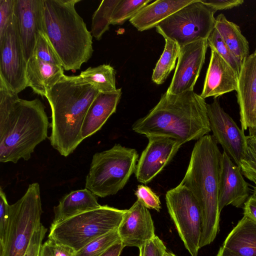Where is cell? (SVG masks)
I'll return each mask as SVG.
<instances>
[{"label": "cell", "mask_w": 256, "mask_h": 256, "mask_svg": "<svg viewBox=\"0 0 256 256\" xmlns=\"http://www.w3.org/2000/svg\"><path fill=\"white\" fill-rule=\"evenodd\" d=\"M34 54L43 61L62 66L54 50L44 32H41L39 36Z\"/></svg>", "instance_id": "d6a6232c"}, {"label": "cell", "mask_w": 256, "mask_h": 256, "mask_svg": "<svg viewBox=\"0 0 256 256\" xmlns=\"http://www.w3.org/2000/svg\"><path fill=\"white\" fill-rule=\"evenodd\" d=\"M222 153L212 135L195 143L188 168L180 184L192 193L199 204L202 230L200 248L210 244L219 230V179Z\"/></svg>", "instance_id": "277c9868"}, {"label": "cell", "mask_w": 256, "mask_h": 256, "mask_svg": "<svg viewBox=\"0 0 256 256\" xmlns=\"http://www.w3.org/2000/svg\"><path fill=\"white\" fill-rule=\"evenodd\" d=\"M214 12L194 0L160 22L156 32L164 38L176 42L181 48L190 43L207 40L215 27Z\"/></svg>", "instance_id": "9c48e42d"}, {"label": "cell", "mask_w": 256, "mask_h": 256, "mask_svg": "<svg viewBox=\"0 0 256 256\" xmlns=\"http://www.w3.org/2000/svg\"><path fill=\"white\" fill-rule=\"evenodd\" d=\"M152 0H120L111 18V24L122 25L130 20Z\"/></svg>", "instance_id": "f1b7e54d"}, {"label": "cell", "mask_w": 256, "mask_h": 256, "mask_svg": "<svg viewBox=\"0 0 256 256\" xmlns=\"http://www.w3.org/2000/svg\"><path fill=\"white\" fill-rule=\"evenodd\" d=\"M10 204L2 187L0 188V248L4 244L10 221Z\"/></svg>", "instance_id": "e575fe53"}, {"label": "cell", "mask_w": 256, "mask_h": 256, "mask_svg": "<svg viewBox=\"0 0 256 256\" xmlns=\"http://www.w3.org/2000/svg\"><path fill=\"white\" fill-rule=\"evenodd\" d=\"M254 53L256 54V50H255V51H254Z\"/></svg>", "instance_id": "c3c4849f"}, {"label": "cell", "mask_w": 256, "mask_h": 256, "mask_svg": "<svg viewBox=\"0 0 256 256\" xmlns=\"http://www.w3.org/2000/svg\"><path fill=\"white\" fill-rule=\"evenodd\" d=\"M49 240L54 256H75L76 252L72 248L50 240Z\"/></svg>", "instance_id": "ab89813d"}, {"label": "cell", "mask_w": 256, "mask_h": 256, "mask_svg": "<svg viewBox=\"0 0 256 256\" xmlns=\"http://www.w3.org/2000/svg\"><path fill=\"white\" fill-rule=\"evenodd\" d=\"M38 256H54L49 240L42 244Z\"/></svg>", "instance_id": "7bdbcfd3"}, {"label": "cell", "mask_w": 256, "mask_h": 256, "mask_svg": "<svg viewBox=\"0 0 256 256\" xmlns=\"http://www.w3.org/2000/svg\"><path fill=\"white\" fill-rule=\"evenodd\" d=\"M16 0H0V39L14 16Z\"/></svg>", "instance_id": "d590c367"}, {"label": "cell", "mask_w": 256, "mask_h": 256, "mask_svg": "<svg viewBox=\"0 0 256 256\" xmlns=\"http://www.w3.org/2000/svg\"><path fill=\"white\" fill-rule=\"evenodd\" d=\"M208 114L212 136L223 151L238 166L248 153L247 136L232 118L214 98L207 104Z\"/></svg>", "instance_id": "8fae6325"}, {"label": "cell", "mask_w": 256, "mask_h": 256, "mask_svg": "<svg viewBox=\"0 0 256 256\" xmlns=\"http://www.w3.org/2000/svg\"><path fill=\"white\" fill-rule=\"evenodd\" d=\"M119 1L102 0L94 12L92 18L90 32L96 40H100L103 34L109 29L112 14Z\"/></svg>", "instance_id": "83f0119b"}, {"label": "cell", "mask_w": 256, "mask_h": 256, "mask_svg": "<svg viewBox=\"0 0 256 256\" xmlns=\"http://www.w3.org/2000/svg\"><path fill=\"white\" fill-rule=\"evenodd\" d=\"M208 46L207 39L180 48L178 62L167 94L177 95L194 90L204 62Z\"/></svg>", "instance_id": "4fadbf2b"}, {"label": "cell", "mask_w": 256, "mask_h": 256, "mask_svg": "<svg viewBox=\"0 0 256 256\" xmlns=\"http://www.w3.org/2000/svg\"><path fill=\"white\" fill-rule=\"evenodd\" d=\"M148 142L136 166L134 174L143 184L152 180L171 161L182 145L171 138L158 136H147Z\"/></svg>", "instance_id": "5bb4252c"}, {"label": "cell", "mask_w": 256, "mask_h": 256, "mask_svg": "<svg viewBox=\"0 0 256 256\" xmlns=\"http://www.w3.org/2000/svg\"><path fill=\"white\" fill-rule=\"evenodd\" d=\"M116 70L110 64L89 67L82 71L78 76L80 80L94 86L100 92L108 93L116 91Z\"/></svg>", "instance_id": "484cf974"}, {"label": "cell", "mask_w": 256, "mask_h": 256, "mask_svg": "<svg viewBox=\"0 0 256 256\" xmlns=\"http://www.w3.org/2000/svg\"><path fill=\"white\" fill-rule=\"evenodd\" d=\"M62 66L38 58L34 54L26 62V77L27 87L36 94L46 97L48 92L64 75Z\"/></svg>", "instance_id": "44dd1931"}, {"label": "cell", "mask_w": 256, "mask_h": 256, "mask_svg": "<svg viewBox=\"0 0 256 256\" xmlns=\"http://www.w3.org/2000/svg\"><path fill=\"white\" fill-rule=\"evenodd\" d=\"M252 187H253L252 194H254L255 196H256V184H254V186H252Z\"/></svg>", "instance_id": "bcb514c9"}, {"label": "cell", "mask_w": 256, "mask_h": 256, "mask_svg": "<svg viewBox=\"0 0 256 256\" xmlns=\"http://www.w3.org/2000/svg\"><path fill=\"white\" fill-rule=\"evenodd\" d=\"M214 28L231 52L242 65L248 56L249 46L240 28L236 24L228 20L222 14H220L216 18Z\"/></svg>", "instance_id": "d4e9b609"}, {"label": "cell", "mask_w": 256, "mask_h": 256, "mask_svg": "<svg viewBox=\"0 0 256 256\" xmlns=\"http://www.w3.org/2000/svg\"><path fill=\"white\" fill-rule=\"evenodd\" d=\"M124 248L122 242H118L110 247L100 256H120Z\"/></svg>", "instance_id": "b9f144b4"}, {"label": "cell", "mask_w": 256, "mask_h": 256, "mask_svg": "<svg viewBox=\"0 0 256 256\" xmlns=\"http://www.w3.org/2000/svg\"><path fill=\"white\" fill-rule=\"evenodd\" d=\"M164 50L153 70L152 82L157 84H163L175 67L178 58L180 47L176 42L169 38H164Z\"/></svg>", "instance_id": "4316f807"}, {"label": "cell", "mask_w": 256, "mask_h": 256, "mask_svg": "<svg viewBox=\"0 0 256 256\" xmlns=\"http://www.w3.org/2000/svg\"><path fill=\"white\" fill-rule=\"evenodd\" d=\"M122 94V89L100 92L93 100L84 117L81 128L82 140L99 130L108 118L116 112Z\"/></svg>", "instance_id": "ffe728a7"}, {"label": "cell", "mask_w": 256, "mask_h": 256, "mask_svg": "<svg viewBox=\"0 0 256 256\" xmlns=\"http://www.w3.org/2000/svg\"><path fill=\"white\" fill-rule=\"evenodd\" d=\"M43 212L40 185L30 184L16 202L10 206V221L0 256H24Z\"/></svg>", "instance_id": "ba28073f"}, {"label": "cell", "mask_w": 256, "mask_h": 256, "mask_svg": "<svg viewBox=\"0 0 256 256\" xmlns=\"http://www.w3.org/2000/svg\"><path fill=\"white\" fill-rule=\"evenodd\" d=\"M166 200L168 214L185 248L192 256H197L202 230L197 200L189 189L179 184L167 191Z\"/></svg>", "instance_id": "30bf717a"}, {"label": "cell", "mask_w": 256, "mask_h": 256, "mask_svg": "<svg viewBox=\"0 0 256 256\" xmlns=\"http://www.w3.org/2000/svg\"><path fill=\"white\" fill-rule=\"evenodd\" d=\"M0 78L18 94L27 87L25 60L15 14L4 36L0 39Z\"/></svg>", "instance_id": "7c38bea8"}, {"label": "cell", "mask_w": 256, "mask_h": 256, "mask_svg": "<svg viewBox=\"0 0 256 256\" xmlns=\"http://www.w3.org/2000/svg\"><path fill=\"white\" fill-rule=\"evenodd\" d=\"M237 92L241 128H256V54L244 62L238 76Z\"/></svg>", "instance_id": "ac0fdd59"}, {"label": "cell", "mask_w": 256, "mask_h": 256, "mask_svg": "<svg viewBox=\"0 0 256 256\" xmlns=\"http://www.w3.org/2000/svg\"><path fill=\"white\" fill-rule=\"evenodd\" d=\"M222 246L239 255L256 256V220L244 214Z\"/></svg>", "instance_id": "cb8c5ba5"}, {"label": "cell", "mask_w": 256, "mask_h": 256, "mask_svg": "<svg viewBox=\"0 0 256 256\" xmlns=\"http://www.w3.org/2000/svg\"><path fill=\"white\" fill-rule=\"evenodd\" d=\"M204 4L212 9L214 12L218 10L230 9L244 3L243 0H200Z\"/></svg>", "instance_id": "f35d334b"}, {"label": "cell", "mask_w": 256, "mask_h": 256, "mask_svg": "<svg viewBox=\"0 0 256 256\" xmlns=\"http://www.w3.org/2000/svg\"><path fill=\"white\" fill-rule=\"evenodd\" d=\"M134 194L145 207L160 212L161 208L159 196L148 186L139 184L135 191Z\"/></svg>", "instance_id": "836d02e7"}, {"label": "cell", "mask_w": 256, "mask_h": 256, "mask_svg": "<svg viewBox=\"0 0 256 256\" xmlns=\"http://www.w3.org/2000/svg\"><path fill=\"white\" fill-rule=\"evenodd\" d=\"M248 184L243 177L240 168L228 156L222 153L219 179L220 211L228 205L241 208L250 197Z\"/></svg>", "instance_id": "9a60e30c"}, {"label": "cell", "mask_w": 256, "mask_h": 256, "mask_svg": "<svg viewBox=\"0 0 256 256\" xmlns=\"http://www.w3.org/2000/svg\"><path fill=\"white\" fill-rule=\"evenodd\" d=\"M194 0H156L142 8L129 21L140 32L148 30Z\"/></svg>", "instance_id": "7402d4cb"}, {"label": "cell", "mask_w": 256, "mask_h": 256, "mask_svg": "<svg viewBox=\"0 0 256 256\" xmlns=\"http://www.w3.org/2000/svg\"><path fill=\"white\" fill-rule=\"evenodd\" d=\"M138 157L135 149L118 144L96 152L86 178V188L100 198L116 194L134 173Z\"/></svg>", "instance_id": "52a82bcc"}, {"label": "cell", "mask_w": 256, "mask_h": 256, "mask_svg": "<svg viewBox=\"0 0 256 256\" xmlns=\"http://www.w3.org/2000/svg\"><path fill=\"white\" fill-rule=\"evenodd\" d=\"M207 104L194 90L177 95L166 92L146 116L132 124V130L146 137H168L182 146L198 140L211 131Z\"/></svg>", "instance_id": "7a4b0ae2"}, {"label": "cell", "mask_w": 256, "mask_h": 256, "mask_svg": "<svg viewBox=\"0 0 256 256\" xmlns=\"http://www.w3.org/2000/svg\"><path fill=\"white\" fill-rule=\"evenodd\" d=\"M24 256H29V253L28 250Z\"/></svg>", "instance_id": "7dc6e473"}, {"label": "cell", "mask_w": 256, "mask_h": 256, "mask_svg": "<svg viewBox=\"0 0 256 256\" xmlns=\"http://www.w3.org/2000/svg\"><path fill=\"white\" fill-rule=\"evenodd\" d=\"M49 122L38 98H19L0 78V162L28 160L48 138Z\"/></svg>", "instance_id": "6da1fadb"}, {"label": "cell", "mask_w": 256, "mask_h": 256, "mask_svg": "<svg viewBox=\"0 0 256 256\" xmlns=\"http://www.w3.org/2000/svg\"><path fill=\"white\" fill-rule=\"evenodd\" d=\"M243 209L244 215L256 220V196L252 194L244 203Z\"/></svg>", "instance_id": "60d3db41"}, {"label": "cell", "mask_w": 256, "mask_h": 256, "mask_svg": "<svg viewBox=\"0 0 256 256\" xmlns=\"http://www.w3.org/2000/svg\"><path fill=\"white\" fill-rule=\"evenodd\" d=\"M164 256H176L170 252L166 250L164 253Z\"/></svg>", "instance_id": "f6af8a7d"}, {"label": "cell", "mask_w": 256, "mask_h": 256, "mask_svg": "<svg viewBox=\"0 0 256 256\" xmlns=\"http://www.w3.org/2000/svg\"><path fill=\"white\" fill-rule=\"evenodd\" d=\"M139 250V256H164L166 250L163 242L156 236Z\"/></svg>", "instance_id": "8d00e7d4"}, {"label": "cell", "mask_w": 256, "mask_h": 256, "mask_svg": "<svg viewBox=\"0 0 256 256\" xmlns=\"http://www.w3.org/2000/svg\"><path fill=\"white\" fill-rule=\"evenodd\" d=\"M97 196L85 188L74 190L63 196L54 208L52 224L60 222L81 213L100 208Z\"/></svg>", "instance_id": "603a6c76"}, {"label": "cell", "mask_w": 256, "mask_h": 256, "mask_svg": "<svg viewBox=\"0 0 256 256\" xmlns=\"http://www.w3.org/2000/svg\"><path fill=\"white\" fill-rule=\"evenodd\" d=\"M14 14L27 62L34 54L39 36L44 32L42 0H16Z\"/></svg>", "instance_id": "2e32d148"}, {"label": "cell", "mask_w": 256, "mask_h": 256, "mask_svg": "<svg viewBox=\"0 0 256 256\" xmlns=\"http://www.w3.org/2000/svg\"><path fill=\"white\" fill-rule=\"evenodd\" d=\"M208 44L210 48H214L225 60L239 76L242 65L231 52L215 28L208 38Z\"/></svg>", "instance_id": "1f68e13d"}, {"label": "cell", "mask_w": 256, "mask_h": 256, "mask_svg": "<svg viewBox=\"0 0 256 256\" xmlns=\"http://www.w3.org/2000/svg\"><path fill=\"white\" fill-rule=\"evenodd\" d=\"M216 256H242L241 255H239L233 252L228 250L226 248H225L222 246L216 254Z\"/></svg>", "instance_id": "ee69618b"}, {"label": "cell", "mask_w": 256, "mask_h": 256, "mask_svg": "<svg viewBox=\"0 0 256 256\" xmlns=\"http://www.w3.org/2000/svg\"><path fill=\"white\" fill-rule=\"evenodd\" d=\"M118 231L124 247L139 248L156 236L151 214L138 200L126 210Z\"/></svg>", "instance_id": "e0dca14e"}, {"label": "cell", "mask_w": 256, "mask_h": 256, "mask_svg": "<svg viewBox=\"0 0 256 256\" xmlns=\"http://www.w3.org/2000/svg\"><path fill=\"white\" fill-rule=\"evenodd\" d=\"M126 210L101 206L51 224L48 239L78 252L94 239L118 230Z\"/></svg>", "instance_id": "8992f818"}, {"label": "cell", "mask_w": 256, "mask_h": 256, "mask_svg": "<svg viewBox=\"0 0 256 256\" xmlns=\"http://www.w3.org/2000/svg\"><path fill=\"white\" fill-rule=\"evenodd\" d=\"M47 228L42 224L34 231L30 240L28 251L29 256H38Z\"/></svg>", "instance_id": "74e56055"}, {"label": "cell", "mask_w": 256, "mask_h": 256, "mask_svg": "<svg viewBox=\"0 0 256 256\" xmlns=\"http://www.w3.org/2000/svg\"><path fill=\"white\" fill-rule=\"evenodd\" d=\"M100 92L92 85L82 82L78 75L65 74L48 92L46 98L52 112L49 139L62 156H69L83 140V121Z\"/></svg>", "instance_id": "3957f363"}, {"label": "cell", "mask_w": 256, "mask_h": 256, "mask_svg": "<svg viewBox=\"0 0 256 256\" xmlns=\"http://www.w3.org/2000/svg\"><path fill=\"white\" fill-rule=\"evenodd\" d=\"M248 130V153L241 162L240 169L242 174L256 184V128Z\"/></svg>", "instance_id": "4dcf8cb0"}, {"label": "cell", "mask_w": 256, "mask_h": 256, "mask_svg": "<svg viewBox=\"0 0 256 256\" xmlns=\"http://www.w3.org/2000/svg\"><path fill=\"white\" fill-rule=\"evenodd\" d=\"M120 241L116 230L92 240L76 252L75 256H100L110 247Z\"/></svg>", "instance_id": "f546056e"}, {"label": "cell", "mask_w": 256, "mask_h": 256, "mask_svg": "<svg viewBox=\"0 0 256 256\" xmlns=\"http://www.w3.org/2000/svg\"><path fill=\"white\" fill-rule=\"evenodd\" d=\"M209 65L200 96L204 99L216 98L238 88V76L230 65L213 48Z\"/></svg>", "instance_id": "d6986e66"}, {"label": "cell", "mask_w": 256, "mask_h": 256, "mask_svg": "<svg viewBox=\"0 0 256 256\" xmlns=\"http://www.w3.org/2000/svg\"><path fill=\"white\" fill-rule=\"evenodd\" d=\"M80 0H42L43 32L66 70H80L91 58L92 36L77 12Z\"/></svg>", "instance_id": "5b68a950"}]
</instances>
